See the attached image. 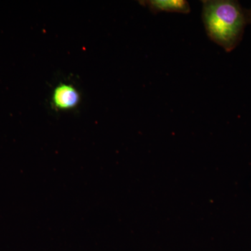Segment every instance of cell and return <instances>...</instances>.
Masks as SVG:
<instances>
[{"mask_svg": "<svg viewBox=\"0 0 251 251\" xmlns=\"http://www.w3.org/2000/svg\"><path fill=\"white\" fill-rule=\"evenodd\" d=\"M202 20L211 41L232 52L240 44L249 25L247 9L234 0H202Z\"/></svg>", "mask_w": 251, "mask_h": 251, "instance_id": "6da1fadb", "label": "cell"}, {"mask_svg": "<svg viewBox=\"0 0 251 251\" xmlns=\"http://www.w3.org/2000/svg\"><path fill=\"white\" fill-rule=\"evenodd\" d=\"M80 100L78 91L70 84H59L52 94V104L57 110H72L78 105Z\"/></svg>", "mask_w": 251, "mask_h": 251, "instance_id": "7a4b0ae2", "label": "cell"}, {"mask_svg": "<svg viewBox=\"0 0 251 251\" xmlns=\"http://www.w3.org/2000/svg\"><path fill=\"white\" fill-rule=\"evenodd\" d=\"M140 3L153 14L161 12L188 14L191 12V6L186 0H145Z\"/></svg>", "mask_w": 251, "mask_h": 251, "instance_id": "3957f363", "label": "cell"}, {"mask_svg": "<svg viewBox=\"0 0 251 251\" xmlns=\"http://www.w3.org/2000/svg\"><path fill=\"white\" fill-rule=\"evenodd\" d=\"M248 20H249V24H251V8L250 9H247Z\"/></svg>", "mask_w": 251, "mask_h": 251, "instance_id": "277c9868", "label": "cell"}]
</instances>
